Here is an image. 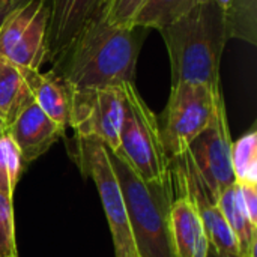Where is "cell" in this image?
Masks as SVG:
<instances>
[{"label":"cell","instance_id":"obj_5","mask_svg":"<svg viewBox=\"0 0 257 257\" xmlns=\"http://www.w3.org/2000/svg\"><path fill=\"white\" fill-rule=\"evenodd\" d=\"M68 148L81 173L92 178L96 185L111 232L116 257H139L131 235L123 194L111 167L107 146L93 139L74 136Z\"/></svg>","mask_w":257,"mask_h":257},{"label":"cell","instance_id":"obj_26","mask_svg":"<svg viewBox=\"0 0 257 257\" xmlns=\"http://www.w3.org/2000/svg\"><path fill=\"white\" fill-rule=\"evenodd\" d=\"M6 128H8V126H6V123H5V120H3V119L0 117V136L6 133Z\"/></svg>","mask_w":257,"mask_h":257},{"label":"cell","instance_id":"obj_4","mask_svg":"<svg viewBox=\"0 0 257 257\" xmlns=\"http://www.w3.org/2000/svg\"><path fill=\"white\" fill-rule=\"evenodd\" d=\"M123 93V120L119 133V154L143 182L164 178L170 161L164 152L158 117L140 96L134 83L120 86Z\"/></svg>","mask_w":257,"mask_h":257},{"label":"cell","instance_id":"obj_7","mask_svg":"<svg viewBox=\"0 0 257 257\" xmlns=\"http://www.w3.org/2000/svg\"><path fill=\"white\" fill-rule=\"evenodd\" d=\"M48 3L30 0L0 27V60L17 68L39 69L47 60Z\"/></svg>","mask_w":257,"mask_h":257},{"label":"cell","instance_id":"obj_23","mask_svg":"<svg viewBox=\"0 0 257 257\" xmlns=\"http://www.w3.org/2000/svg\"><path fill=\"white\" fill-rule=\"evenodd\" d=\"M30 0H0V27L6 18Z\"/></svg>","mask_w":257,"mask_h":257},{"label":"cell","instance_id":"obj_9","mask_svg":"<svg viewBox=\"0 0 257 257\" xmlns=\"http://www.w3.org/2000/svg\"><path fill=\"white\" fill-rule=\"evenodd\" d=\"M122 120L123 93L120 87L74 90L69 126L77 137L98 140L116 152Z\"/></svg>","mask_w":257,"mask_h":257},{"label":"cell","instance_id":"obj_11","mask_svg":"<svg viewBox=\"0 0 257 257\" xmlns=\"http://www.w3.org/2000/svg\"><path fill=\"white\" fill-rule=\"evenodd\" d=\"M47 60L54 65L78 33L102 14L105 0H47Z\"/></svg>","mask_w":257,"mask_h":257},{"label":"cell","instance_id":"obj_10","mask_svg":"<svg viewBox=\"0 0 257 257\" xmlns=\"http://www.w3.org/2000/svg\"><path fill=\"white\" fill-rule=\"evenodd\" d=\"M170 170L184 191L188 194L199 218L203 226L208 242L218 251L239 256L238 242L229 229L221 211L217 206V200L209 191L208 185L199 175L191 157L187 151L170 160Z\"/></svg>","mask_w":257,"mask_h":257},{"label":"cell","instance_id":"obj_20","mask_svg":"<svg viewBox=\"0 0 257 257\" xmlns=\"http://www.w3.org/2000/svg\"><path fill=\"white\" fill-rule=\"evenodd\" d=\"M0 257H18L12 199L0 194Z\"/></svg>","mask_w":257,"mask_h":257},{"label":"cell","instance_id":"obj_24","mask_svg":"<svg viewBox=\"0 0 257 257\" xmlns=\"http://www.w3.org/2000/svg\"><path fill=\"white\" fill-rule=\"evenodd\" d=\"M206 257H239V256H230V254H226V253H221L218 251L212 244L208 242V250H206Z\"/></svg>","mask_w":257,"mask_h":257},{"label":"cell","instance_id":"obj_2","mask_svg":"<svg viewBox=\"0 0 257 257\" xmlns=\"http://www.w3.org/2000/svg\"><path fill=\"white\" fill-rule=\"evenodd\" d=\"M158 32L169 53L172 86L200 83L215 92L221 90L220 63L227 32L220 6L200 0L188 14Z\"/></svg>","mask_w":257,"mask_h":257},{"label":"cell","instance_id":"obj_1","mask_svg":"<svg viewBox=\"0 0 257 257\" xmlns=\"http://www.w3.org/2000/svg\"><path fill=\"white\" fill-rule=\"evenodd\" d=\"M146 33L145 27L114 24L101 14L78 33L51 71L74 90L134 83Z\"/></svg>","mask_w":257,"mask_h":257},{"label":"cell","instance_id":"obj_18","mask_svg":"<svg viewBox=\"0 0 257 257\" xmlns=\"http://www.w3.org/2000/svg\"><path fill=\"white\" fill-rule=\"evenodd\" d=\"M232 169L236 182L257 184V131L254 126L232 143Z\"/></svg>","mask_w":257,"mask_h":257},{"label":"cell","instance_id":"obj_21","mask_svg":"<svg viewBox=\"0 0 257 257\" xmlns=\"http://www.w3.org/2000/svg\"><path fill=\"white\" fill-rule=\"evenodd\" d=\"M143 2L145 0H105L102 14L114 24L130 26Z\"/></svg>","mask_w":257,"mask_h":257},{"label":"cell","instance_id":"obj_3","mask_svg":"<svg viewBox=\"0 0 257 257\" xmlns=\"http://www.w3.org/2000/svg\"><path fill=\"white\" fill-rule=\"evenodd\" d=\"M108 157L123 194L137 256L176 257L172 232L176 185L172 172L158 181L143 182L119 154L108 149Z\"/></svg>","mask_w":257,"mask_h":257},{"label":"cell","instance_id":"obj_13","mask_svg":"<svg viewBox=\"0 0 257 257\" xmlns=\"http://www.w3.org/2000/svg\"><path fill=\"white\" fill-rule=\"evenodd\" d=\"M35 104L65 131L71 123L74 89L65 83L57 74L48 71L42 74L39 69L18 68Z\"/></svg>","mask_w":257,"mask_h":257},{"label":"cell","instance_id":"obj_8","mask_svg":"<svg viewBox=\"0 0 257 257\" xmlns=\"http://www.w3.org/2000/svg\"><path fill=\"white\" fill-rule=\"evenodd\" d=\"M185 151L215 199L236 182L232 169V140L223 95L217 101L215 114L209 125L190 142Z\"/></svg>","mask_w":257,"mask_h":257},{"label":"cell","instance_id":"obj_6","mask_svg":"<svg viewBox=\"0 0 257 257\" xmlns=\"http://www.w3.org/2000/svg\"><path fill=\"white\" fill-rule=\"evenodd\" d=\"M221 90H212L200 83L172 86L167 105L161 114L160 136L164 152L170 160L181 155L190 142L212 120Z\"/></svg>","mask_w":257,"mask_h":257},{"label":"cell","instance_id":"obj_14","mask_svg":"<svg viewBox=\"0 0 257 257\" xmlns=\"http://www.w3.org/2000/svg\"><path fill=\"white\" fill-rule=\"evenodd\" d=\"M173 179L176 185V197L172 205V232L176 257H206L208 238L200 218L188 194L175 176Z\"/></svg>","mask_w":257,"mask_h":257},{"label":"cell","instance_id":"obj_19","mask_svg":"<svg viewBox=\"0 0 257 257\" xmlns=\"http://www.w3.org/2000/svg\"><path fill=\"white\" fill-rule=\"evenodd\" d=\"M26 166L20 149L8 133L0 136V194L12 199Z\"/></svg>","mask_w":257,"mask_h":257},{"label":"cell","instance_id":"obj_15","mask_svg":"<svg viewBox=\"0 0 257 257\" xmlns=\"http://www.w3.org/2000/svg\"><path fill=\"white\" fill-rule=\"evenodd\" d=\"M215 200L238 242L239 257H256L257 224L251 221L242 203L238 184L235 182L233 185L227 187Z\"/></svg>","mask_w":257,"mask_h":257},{"label":"cell","instance_id":"obj_22","mask_svg":"<svg viewBox=\"0 0 257 257\" xmlns=\"http://www.w3.org/2000/svg\"><path fill=\"white\" fill-rule=\"evenodd\" d=\"M236 184L239 187L242 203L251 221L257 224V184H253V182H236Z\"/></svg>","mask_w":257,"mask_h":257},{"label":"cell","instance_id":"obj_25","mask_svg":"<svg viewBox=\"0 0 257 257\" xmlns=\"http://www.w3.org/2000/svg\"><path fill=\"white\" fill-rule=\"evenodd\" d=\"M211 2H214L217 6H220L223 11H226V9H227V6L232 3V0H211Z\"/></svg>","mask_w":257,"mask_h":257},{"label":"cell","instance_id":"obj_12","mask_svg":"<svg viewBox=\"0 0 257 257\" xmlns=\"http://www.w3.org/2000/svg\"><path fill=\"white\" fill-rule=\"evenodd\" d=\"M6 133L15 142L24 166L27 167L36 158L44 155L60 137H65L66 131L51 120L35 104V101H32L6 128Z\"/></svg>","mask_w":257,"mask_h":257},{"label":"cell","instance_id":"obj_17","mask_svg":"<svg viewBox=\"0 0 257 257\" xmlns=\"http://www.w3.org/2000/svg\"><path fill=\"white\" fill-rule=\"evenodd\" d=\"M200 0H145L133 24L145 29L161 30L188 14Z\"/></svg>","mask_w":257,"mask_h":257},{"label":"cell","instance_id":"obj_16","mask_svg":"<svg viewBox=\"0 0 257 257\" xmlns=\"http://www.w3.org/2000/svg\"><path fill=\"white\" fill-rule=\"evenodd\" d=\"M33 98L20 69L0 60V117L9 126Z\"/></svg>","mask_w":257,"mask_h":257}]
</instances>
